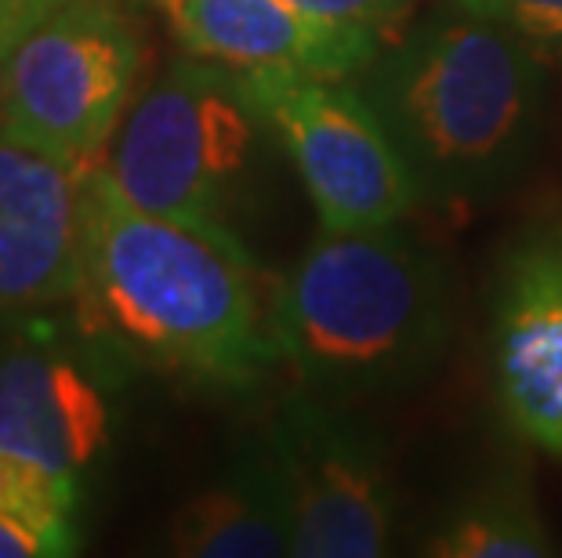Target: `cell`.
I'll use <instances>...</instances> for the list:
<instances>
[{"mask_svg":"<svg viewBox=\"0 0 562 558\" xmlns=\"http://www.w3.org/2000/svg\"><path fill=\"white\" fill-rule=\"evenodd\" d=\"M272 294L244 243L142 210L110 171H83L77 319L153 371L250 388L280 366Z\"/></svg>","mask_w":562,"mask_h":558,"instance_id":"obj_1","label":"cell"},{"mask_svg":"<svg viewBox=\"0 0 562 558\" xmlns=\"http://www.w3.org/2000/svg\"><path fill=\"white\" fill-rule=\"evenodd\" d=\"M530 44L450 4L385 37L356 77L422 204H480L522 174L544 116Z\"/></svg>","mask_w":562,"mask_h":558,"instance_id":"obj_2","label":"cell"},{"mask_svg":"<svg viewBox=\"0 0 562 558\" xmlns=\"http://www.w3.org/2000/svg\"><path fill=\"white\" fill-rule=\"evenodd\" d=\"M442 258L403 221L319 229L272 294V338L297 385L352 402L417 385L450 341Z\"/></svg>","mask_w":562,"mask_h":558,"instance_id":"obj_3","label":"cell"},{"mask_svg":"<svg viewBox=\"0 0 562 558\" xmlns=\"http://www.w3.org/2000/svg\"><path fill=\"white\" fill-rule=\"evenodd\" d=\"M258 127L233 69L186 55L135 94L102 168L149 215L233 236L229 204Z\"/></svg>","mask_w":562,"mask_h":558,"instance_id":"obj_4","label":"cell"},{"mask_svg":"<svg viewBox=\"0 0 562 558\" xmlns=\"http://www.w3.org/2000/svg\"><path fill=\"white\" fill-rule=\"evenodd\" d=\"M142 69L146 33L127 0H66L11 55L0 135L91 171L135 102Z\"/></svg>","mask_w":562,"mask_h":558,"instance_id":"obj_5","label":"cell"},{"mask_svg":"<svg viewBox=\"0 0 562 558\" xmlns=\"http://www.w3.org/2000/svg\"><path fill=\"white\" fill-rule=\"evenodd\" d=\"M236 80L302 174L319 229H374L403 221L422 204L400 149L352 80L308 73H236Z\"/></svg>","mask_w":562,"mask_h":558,"instance_id":"obj_6","label":"cell"},{"mask_svg":"<svg viewBox=\"0 0 562 558\" xmlns=\"http://www.w3.org/2000/svg\"><path fill=\"white\" fill-rule=\"evenodd\" d=\"M269 454L291 508V555L378 558L392 548L396 490L389 460L349 402L305 388L286 396Z\"/></svg>","mask_w":562,"mask_h":558,"instance_id":"obj_7","label":"cell"},{"mask_svg":"<svg viewBox=\"0 0 562 558\" xmlns=\"http://www.w3.org/2000/svg\"><path fill=\"white\" fill-rule=\"evenodd\" d=\"M494 396L501 418L562 460V218L530 221L497 272Z\"/></svg>","mask_w":562,"mask_h":558,"instance_id":"obj_8","label":"cell"},{"mask_svg":"<svg viewBox=\"0 0 562 558\" xmlns=\"http://www.w3.org/2000/svg\"><path fill=\"white\" fill-rule=\"evenodd\" d=\"M110 443V407L94 374L33 330L0 334V454L52 475L77 493Z\"/></svg>","mask_w":562,"mask_h":558,"instance_id":"obj_9","label":"cell"},{"mask_svg":"<svg viewBox=\"0 0 562 558\" xmlns=\"http://www.w3.org/2000/svg\"><path fill=\"white\" fill-rule=\"evenodd\" d=\"M186 55L233 73H308L356 80L385 33L338 26L291 0H153Z\"/></svg>","mask_w":562,"mask_h":558,"instance_id":"obj_10","label":"cell"},{"mask_svg":"<svg viewBox=\"0 0 562 558\" xmlns=\"http://www.w3.org/2000/svg\"><path fill=\"white\" fill-rule=\"evenodd\" d=\"M83 171L0 135V316L74 301Z\"/></svg>","mask_w":562,"mask_h":558,"instance_id":"obj_11","label":"cell"},{"mask_svg":"<svg viewBox=\"0 0 562 558\" xmlns=\"http://www.w3.org/2000/svg\"><path fill=\"white\" fill-rule=\"evenodd\" d=\"M171 551L186 558L291 555V508L269 449L244 457L182 504L171 522Z\"/></svg>","mask_w":562,"mask_h":558,"instance_id":"obj_12","label":"cell"},{"mask_svg":"<svg viewBox=\"0 0 562 558\" xmlns=\"http://www.w3.org/2000/svg\"><path fill=\"white\" fill-rule=\"evenodd\" d=\"M552 544L533 493L519 475H497L450 508L428 537L432 558H548Z\"/></svg>","mask_w":562,"mask_h":558,"instance_id":"obj_13","label":"cell"},{"mask_svg":"<svg viewBox=\"0 0 562 558\" xmlns=\"http://www.w3.org/2000/svg\"><path fill=\"white\" fill-rule=\"evenodd\" d=\"M74 501L66 486H58L52 475L22 465L15 457L0 454V515L26 522L41 537L52 544V555H74L77 533H74Z\"/></svg>","mask_w":562,"mask_h":558,"instance_id":"obj_14","label":"cell"},{"mask_svg":"<svg viewBox=\"0 0 562 558\" xmlns=\"http://www.w3.org/2000/svg\"><path fill=\"white\" fill-rule=\"evenodd\" d=\"M475 19L522 33L526 41L562 47V0H450Z\"/></svg>","mask_w":562,"mask_h":558,"instance_id":"obj_15","label":"cell"},{"mask_svg":"<svg viewBox=\"0 0 562 558\" xmlns=\"http://www.w3.org/2000/svg\"><path fill=\"white\" fill-rule=\"evenodd\" d=\"M291 4H297L302 11H308V15H316L323 22L378 30L389 37L400 22L411 19L417 0H291Z\"/></svg>","mask_w":562,"mask_h":558,"instance_id":"obj_16","label":"cell"},{"mask_svg":"<svg viewBox=\"0 0 562 558\" xmlns=\"http://www.w3.org/2000/svg\"><path fill=\"white\" fill-rule=\"evenodd\" d=\"M33 555H52V544L37 529H30L26 522L0 515V558H33Z\"/></svg>","mask_w":562,"mask_h":558,"instance_id":"obj_17","label":"cell"},{"mask_svg":"<svg viewBox=\"0 0 562 558\" xmlns=\"http://www.w3.org/2000/svg\"><path fill=\"white\" fill-rule=\"evenodd\" d=\"M63 4L66 0H0V26H37L47 11Z\"/></svg>","mask_w":562,"mask_h":558,"instance_id":"obj_18","label":"cell"},{"mask_svg":"<svg viewBox=\"0 0 562 558\" xmlns=\"http://www.w3.org/2000/svg\"><path fill=\"white\" fill-rule=\"evenodd\" d=\"M33 26H0V124H4V99H8V69L11 55H15L19 41L26 37Z\"/></svg>","mask_w":562,"mask_h":558,"instance_id":"obj_19","label":"cell"}]
</instances>
